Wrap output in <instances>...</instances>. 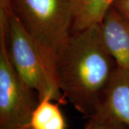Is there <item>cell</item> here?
<instances>
[{
  "instance_id": "obj_4",
  "label": "cell",
  "mask_w": 129,
  "mask_h": 129,
  "mask_svg": "<svg viewBox=\"0 0 129 129\" xmlns=\"http://www.w3.org/2000/svg\"><path fill=\"white\" fill-rule=\"evenodd\" d=\"M9 60L5 32L0 29V129H26L39 103Z\"/></svg>"
},
{
  "instance_id": "obj_7",
  "label": "cell",
  "mask_w": 129,
  "mask_h": 129,
  "mask_svg": "<svg viewBox=\"0 0 129 129\" xmlns=\"http://www.w3.org/2000/svg\"><path fill=\"white\" fill-rule=\"evenodd\" d=\"M73 10V32L101 22L114 0H70Z\"/></svg>"
},
{
  "instance_id": "obj_10",
  "label": "cell",
  "mask_w": 129,
  "mask_h": 129,
  "mask_svg": "<svg viewBox=\"0 0 129 129\" xmlns=\"http://www.w3.org/2000/svg\"><path fill=\"white\" fill-rule=\"evenodd\" d=\"M111 7L129 22V0H114Z\"/></svg>"
},
{
  "instance_id": "obj_8",
  "label": "cell",
  "mask_w": 129,
  "mask_h": 129,
  "mask_svg": "<svg viewBox=\"0 0 129 129\" xmlns=\"http://www.w3.org/2000/svg\"><path fill=\"white\" fill-rule=\"evenodd\" d=\"M48 95L40 100L33 111L29 127L31 129H66V123L59 105L52 102Z\"/></svg>"
},
{
  "instance_id": "obj_1",
  "label": "cell",
  "mask_w": 129,
  "mask_h": 129,
  "mask_svg": "<svg viewBox=\"0 0 129 129\" xmlns=\"http://www.w3.org/2000/svg\"><path fill=\"white\" fill-rule=\"evenodd\" d=\"M117 68L98 24L70 35L57 57L56 80L66 101L89 118L98 113Z\"/></svg>"
},
{
  "instance_id": "obj_11",
  "label": "cell",
  "mask_w": 129,
  "mask_h": 129,
  "mask_svg": "<svg viewBox=\"0 0 129 129\" xmlns=\"http://www.w3.org/2000/svg\"><path fill=\"white\" fill-rule=\"evenodd\" d=\"M26 129H31V128H26Z\"/></svg>"
},
{
  "instance_id": "obj_2",
  "label": "cell",
  "mask_w": 129,
  "mask_h": 129,
  "mask_svg": "<svg viewBox=\"0 0 129 129\" xmlns=\"http://www.w3.org/2000/svg\"><path fill=\"white\" fill-rule=\"evenodd\" d=\"M12 5L40 52L50 78L57 85L56 60L71 34L73 22L70 1L12 0Z\"/></svg>"
},
{
  "instance_id": "obj_3",
  "label": "cell",
  "mask_w": 129,
  "mask_h": 129,
  "mask_svg": "<svg viewBox=\"0 0 129 129\" xmlns=\"http://www.w3.org/2000/svg\"><path fill=\"white\" fill-rule=\"evenodd\" d=\"M4 29L9 60L15 70L29 88L37 92L39 101L50 95L52 101L65 104L66 99L52 80L40 52L14 11Z\"/></svg>"
},
{
  "instance_id": "obj_9",
  "label": "cell",
  "mask_w": 129,
  "mask_h": 129,
  "mask_svg": "<svg viewBox=\"0 0 129 129\" xmlns=\"http://www.w3.org/2000/svg\"><path fill=\"white\" fill-rule=\"evenodd\" d=\"M88 118L84 129H129L123 123L110 116L97 113Z\"/></svg>"
},
{
  "instance_id": "obj_5",
  "label": "cell",
  "mask_w": 129,
  "mask_h": 129,
  "mask_svg": "<svg viewBox=\"0 0 129 129\" xmlns=\"http://www.w3.org/2000/svg\"><path fill=\"white\" fill-rule=\"evenodd\" d=\"M103 45L118 68L129 70V22L111 7L100 23Z\"/></svg>"
},
{
  "instance_id": "obj_6",
  "label": "cell",
  "mask_w": 129,
  "mask_h": 129,
  "mask_svg": "<svg viewBox=\"0 0 129 129\" xmlns=\"http://www.w3.org/2000/svg\"><path fill=\"white\" fill-rule=\"evenodd\" d=\"M97 113L113 117L129 127V70H115Z\"/></svg>"
}]
</instances>
